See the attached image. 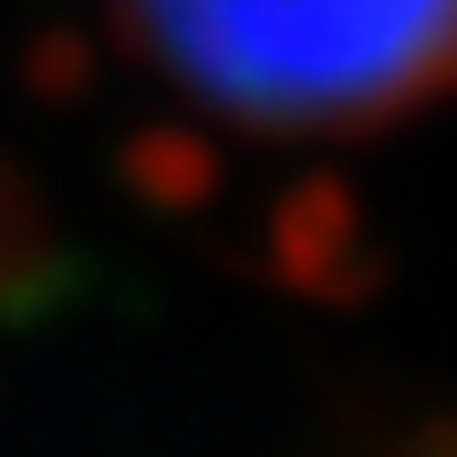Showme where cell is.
<instances>
[{
    "instance_id": "obj_1",
    "label": "cell",
    "mask_w": 457,
    "mask_h": 457,
    "mask_svg": "<svg viewBox=\"0 0 457 457\" xmlns=\"http://www.w3.org/2000/svg\"><path fill=\"white\" fill-rule=\"evenodd\" d=\"M135 54L224 126L377 135L457 90V0H117Z\"/></svg>"
},
{
    "instance_id": "obj_2",
    "label": "cell",
    "mask_w": 457,
    "mask_h": 457,
    "mask_svg": "<svg viewBox=\"0 0 457 457\" xmlns=\"http://www.w3.org/2000/svg\"><path fill=\"white\" fill-rule=\"evenodd\" d=\"M430 457H457V439H439V448H430Z\"/></svg>"
}]
</instances>
